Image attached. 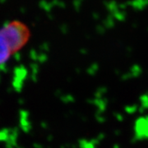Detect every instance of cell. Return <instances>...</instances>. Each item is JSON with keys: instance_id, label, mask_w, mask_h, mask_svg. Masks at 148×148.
<instances>
[{"instance_id": "cell-1", "label": "cell", "mask_w": 148, "mask_h": 148, "mask_svg": "<svg viewBox=\"0 0 148 148\" xmlns=\"http://www.w3.org/2000/svg\"><path fill=\"white\" fill-rule=\"evenodd\" d=\"M32 37L29 27L23 21L12 20L0 28V66L27 45Z\"/></svg>"}, {"instance_id": "cell-2", "label": "cell", "mask_w": 148, "mask_h": 148, "mask_svg": "<svg viewBox=\"0 0 148 148\" xmlns=\"http://www.w3.org/2000/svg\"><path fill=\"white\" fill-rule=\"evenodd\" d=\"M133 141H148V114H140L136 117L132 124Z\"/></svg>"}, {"instance_id": "cell-5", "label": "cell", "mask_w": 148, "mask_h": 148, "mask_svg": "<svg viewBox=\"0 0 148 148\" xmlns=\"http://www.w3.org/2000/svg\"><path fill=\"white\" fill-rule=\"evenodd\" d=\"M123 110L125 114L128 115H134L139 113V108H138V103H132V104H127L124 106Z\"/></svg>"}, {"instance_id": "cell-3", "label": "cell", "mask_w": 148, "mask_h": 148, "mask_svg": "<svg viewBox=\"0 0 148 148\" xmlns=\"http://www.w3.org/2000/svg\"><path fill=\"white\" fill-rule=\"evenodd\" d=\"M105 90H100L98 92V94L95 95V99H94V106L96 108L97 110V116H99V121H101V118L102 117L103 119H105L103 117V114L106 113L109 106V100L107 98V96L105 95Z\"/></svg>"}, {"instance_id": "cell-6", "label": "cell", "mask_w": 148, "mask_h": 148, "mask_svg": "<svg viewBox=\"0 0 148 148\" xmlns=\"http://www.w3.org/2000/svg\"><path fill=\"white\" fill-rule=\"evenodd\" d=\"M84 147L83 148H97L99 143H100V139H94V140H90V141H85Z\"/></svg>"}, {"instance_id": "cell-4", "label": "cell", "mask_w": 148, "mask_h": 148, "mask_svg": "<svg viewBox=\"0 0 148 148\" xmlns=\"http://www.w3.org/2000/svg\"><path fill=\"white\" fill-rule=\"evenodd\" d=\"M139 114H146L148 111V93H143L138 97Z\"/></svg>"}]
</instances>
